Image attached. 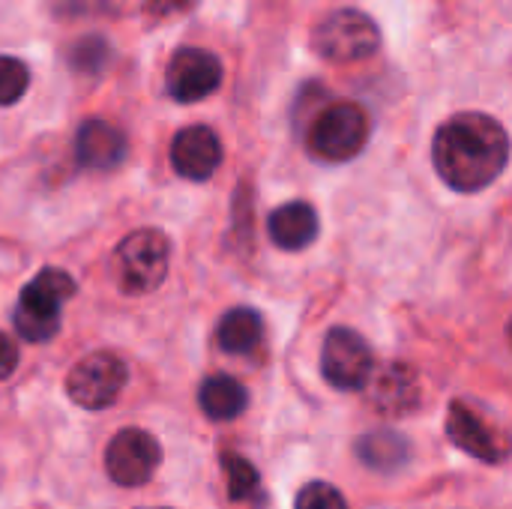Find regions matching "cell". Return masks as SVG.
Returning <instances> with one entry per match:
<instances>
[{
  "mask_svg": "<svg viewBox=\"0 0 512 509\" xmlns=\"http://www.w3.org/2000/svg\"><path fill=\"white\" fill-rule=\"evenodd\" d=\"M510 150L507 129L480 111L450 117L432 138V162L438 177L465 195L495 183L510 162Z\"/></svg>",
  "mask_w": 512,
  "mask_h": 509,
  "instance_id": "6da1fadb",
  "label": "cell"
},
{
  "mask_svg": "<svg viewBox=\"0 0 512 509\" xmlns=\"http://www.w3.org/2000/svg\"><path fill=\"white\" fill-rule=\"evenodd\" d=\"M72 297H75V279L63 273L60 267H45L24 285L18 297L15 333L30 345L51 342L60 330L63 303Z\"/></svg>",
  "mask_w": 512,
  "mask_h": 509,
  "instance_id": "7a4b0ae2",
  "label": "cell"
},
{
  "mask_svg": "<svg viewBox=\"0 0 512 509\" xmlns=\"http://www.w3.org/2000/svg\"><path fill=\"white\" fill-rule=\"evenodd\" d=\"M171 243L156 228H141L126 234L114 249L117 285L129 297H141L156 291L168 276Z\"/></svg>",
  "mask_w": 512,
  "mask_h": 509,
  "instance_id": "3957f363",
  "label": "cell"
},
{
  "mask_svg": "<svg viewBox=\"0 0 512 509\" xmlns=\"http://www.w3.org/2000/svg\"><path fill=\"white\" fill-rule=\"evenodd\" d=\"M372 123L363 105L357 102H333L327 105L309 126V150L321 162H348L363 153L369 141Z\"/></svg>",
  "mask_w": 512,
  "mask_h": 509,
  "instance_id": "277c9868",
  "label": "cell"
},
{
  "mask_svg": "<svg viewBox=\"0 0 512 509\" xmlns=\"http://www.w3.org/2000/svg\"><path fill=\"white\" fill-rule=\"evenodd\" d=\"M312 42L330 63H357L381 48V30L360 9H336L315 27Z\"/></svg>",
  "mask_w": 512,
  "mask_h": 509,
  "instance_id": "5b68a950",
  "label": "cell"
},
{
  "mask_svg": "<svg viewBox=\"0 0 512 509\" xmlns=\"http://www.w3.org/2000/svg\"><path fill=\"white\" fill-rule=\"evenodd\" d=\"M321 372L330 387L345 390V393L369 387L375 375V357H372L369 342L351 327H333L324 336Z\"/></svg>",
  "mask_w": 512,
  "mask_h": 509,
  "instance_id": "8992f818",
  "label": "cell"
},
{
  "mask_svg": "<svg viewBox=\"0 0 512 509\" xmlns=\"http://www.w3.org/2000/svg\"><path fill=\"white\" fill-rule=\"evenodd\" d=\"M126 378V363L117 354L96 351L72 366V372L66 375V393L75 405L87 411H105L120 399Z\"/></svg>",
  "mask_w": 512,
  "mask_h": 509,
  "instance_id": "52a82bcc",
  "label": "cell"
},
{
  "mask_svg": "<svg viewBox=\"0 0 512 509\" xmlns=\"http://www.w3.org/2000/svg\"><path fill=\"white\" fill-rule=\"evenodd\" d=\"M162 462L159 441L144 429H123L111 438L105 450V471L123 489H138L150 483Z\"/></svg>",
  "mask_w": 512,
  "mask_h": 509,
  "instance_id": "ba28073f",
  "label": "cell"
},
{
  "mask_svg": "<svg viewBox=\"0 0 512 509\" xmlns=\"http://www.w3.org/2000/svg\"><path fill=\"white\" fill-rule=\"evenodd\" d=\"M222 87V60L204 48H180L168 60L165 90L177 102H201Z\"/></svg>",
  "mask_w": 512,
  "mask_h": 509,
  "instance_id": "9c48e42d",
  "label": "cell"
},
{
  "mask_svg": "<svg viewBox=\"0 0 512 509\" xmlns=\"http://www.w3.org/2000/svg\"><path fill=\"white\" fill-rule=\"evenodd\" d=\"M222 159H225L222 141L204 123L180 129L171 141V165L183 180H195V183L210 180L219 171Z\"/></svg>",
  "mask_w": 512,
  "mask_h": 509,
  "instance_id": "30bf717a",
  "label": "cell"
},
{
  "mask_svg": "<svg viewBox=\"0 0 512 509\" xmlns=\"http://www.w3.org/2000/svg\"><path fill=\"white\" fill-rule=\"evenodd\" d=\"M450 441L480 462H504L510 453V441L495 432L480 414H474L465 402H453L447 414Z\"/></svg>",
  "mask_w": 512,
  "mask_h": 509,
  "instance_id": "8fae6325",
  "label": "cell"
},
{
  "mask_svg": "<svg viewBox=\"0 0 512 509\" xmlns=\"http://www.w3.org/2000/svg\"><path fill=\"white\" fill-rule=\"evenodd\" d=\"M129 153L126 132L108 120H87L75 132V159L90 171H114Z\"/></svg>",
  "mask_w": 512,
  "mask_h": 509,
  "instance_id": "7c38bea8",
  "label": "cell"
},
{
  "mask_svg": "<svg viewBox=\"0 0 512 509\" xmlns=\"http://www.w3.org/2000/svg\"><path fill=\"white\" fill-rule=\"evenodd\" d=\"M369 396L378 414L405 417L420 405V378L405 363H390L369 381Z\"/></svg>",
  "mask_w": 512,
  "mask_h": 509,
  "instance_id": "4fadbf2b",
  "label": "cell"
},
{
  "mask_svg": "<svg viewBox=\"0 0 512 509\" xmlns=\"http://www.w3.org/2000/svg\"><path fill=\"white\" fill-rule=\"evenodd\" d=\"M318 213L312 204L306 201H288L282 207H276L267 219V234L270 240L285 249V252H297L306 249L315 237H318Z\"/></svg>",
  "mask_w": 512,
  "mask_h": 509,
  "instance_id": "5bb4252c",
  "label": "cell"
},
{
  "mask_svg": "<svg viewBox=\"0 0 512 509\" xmlns=\"http://www.w3.org/2000/svg\"><path fill=\"white\" fill-rule=\"evenodd\" d=\"M198 405H201V411H204L207 420L228 423V420H237L246 411L249 393L231 375H210L201 384V390H198Z\"/></svg>",
  "mask_w": 512,
  "mask_h": 509,
  "instance_id": "9a60e30c",
  "label": "cell"
},
{
  "mask_svg": "<svg viewBox=\"0 0 512 509\" xmlns=\"http://www.w3.org/2000/svg\"><path fill=\"white\" fill-rule=\"evenodd\" d=\"M264 339V321L255 309L249 306H237L231 312L222 315L219 327H216V342L225 354L234 357H246L252 354Z\"/></svg>",
  "mask_w": 512,
  "mask_h": 509,
  "instance_id": "2e32d148",
  "label": "cell"
},
{
  "mask_svg": "<svg viewBox=\"0 0 512 509\" xmlns=\"http://www.w3.org/2000/svg\"><path fill=\"white\" fill-rule=\"evenodd\" d=\"M357 456H360V462L366 468L387 474V471H399L408 462L411 447H408V441L399 432L378 429V432H369V435H363L357 441Z\"/></svg>",
  "mask_w": 512,
  "mask_h": 509,
  "instance_id": "e0dca14e",
  "label": "cell"
},
{
  "mask_svg": "<svg viewBox=\"0 0 512 509\" xmlns=\"http://www.w3.org/2000/svg\"><path fill=\"white\" fill-rule=\"evenodd\" d=\"M111 60V45L102 36H84L69 48V66L81 75H99Z\"/></svg>",
  "mask_w": 512,
  "mask_h": 509,
  "instance_id": "ac0fdd59",
  "label": "cell"
},
{
  "mask_svg": "<svg viewBox=\"0 0 512 509\" xmlns=\"http://www.w3.org/2000/svg\"><path fill=\"white\" fill-rule=\"evenodd\" d=\"M222 465H225V477H228V492H231V501H246L258 492L261 486V477L255 471V465L243 456H234V453H225L222 456Z\"/></svg>",
  "mask_w": 512,
  "mask_h": 509,
  "instance_id": "d6986e66",
  "label": "cell"
},
{
  "mask_svg": "<svg viewBox=\"0 0 512 509\" xmlns=\"http://www.w3.org/2000/svg\"><path fill=\"white\" fill-rule=\"evenodd\" d=\"M30 87V69L12 54H0V105H15Z\"/></svg>",
  "mask_w": 512,
  "mask_h": 509,
  "instance_id": "ffe728a7",
  "label": "cell"
},
{
  "mask_svg": "<svg viewBox=\"0 0 512 509\" xmlns=\"http://www.w3.org/2000/svg\"><path fill=\"white\" fill-rule=\"evenodd\" d=\"M294 509H348V501L330 483H309L297 492Z\"/></svg>",
  "mask_w": 512,
  "mask_h": 509,
  "instance_id": "44dd1931",
  "label": "cell"
},
{
  "mask_svg": "<svg viewBox=\"0 0 512 509\" xmlns=\"http://www.w3.org/2000/svg\"><path fill=\"white\" fill-rule=\"evenodd\" d=\"M15 369H18V345L6 333H0V381H6Z\"/></svg>",
  "mask_w": 512,
  "mask_h": 509,
  "instance_id": "7402d4cb",
  "label": "cell"
},
{
  "mask_svg": "<svg viewBox=\"0 0 512 509\" xmlns=\"http://www.w3.org/2000/svg\"><path fill=\"white\" fill-rule=\"evenodd\" d=\"M192 6H195V0H150V15L153 18H171V15H180Z\"/></svg>",
  "mask_w": 512,
  "mask_h": 509,
  "instance_id": "603a6c76",
  "label": "cell"
},
{
  "mask_svg": "<svg viewBox=\"0 0 512 509\" xmlns=\"http://www.w3.org/2000/svg\"><path fill=\"white\" fill-rule=\"evenodd\" d=\"M507 336H510V342H512V321H510V327H507Z\"/></svg>",
  "mask_w": 512,
  "mask_h": 509,
  "instance_id": "cb8c5ba5",
  "label": "cell"
}]
</instances>
